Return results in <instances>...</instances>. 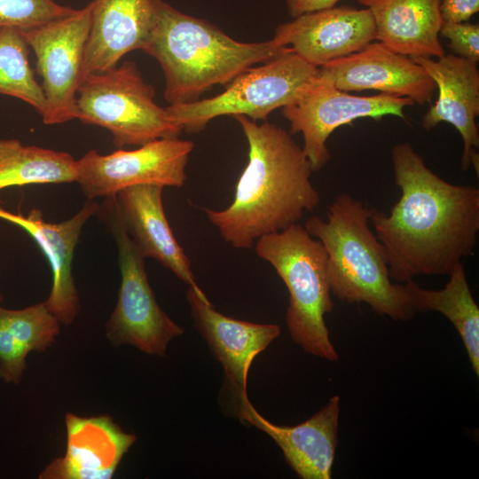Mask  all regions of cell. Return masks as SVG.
Listing matches in <instances>:
<instances>
[{
  "label": "cell",
  "mask_w": 479,
  "mask_h": 479,
  "mask_svg": "<svg viewBox=\"0 0 479 479\" xmlns=\"http://www.w3.org/2000/svg\"><path fill=\"white\" fill-rule=\"evenodd\" d=\"M234 118L248 145V161L232 202L222 210L204 211L225 242L246 249L259 238L297 224L319 205L320 195L310 181V163L290 132L269 122Z\"/></svg>",
  "instance_id": "2"
},
{
  "label": "cell",
  "mask_w": 479,
  "mask_h": 479,
  "mask_svg": "<svg viewBox=\"0 0 479 479\" xmlns=\"http://www.w3.org/2000/svg\"><path fill=\"white\" fill-rule=\"evenodd\" d=\"M82 78L118 64L127 53L142 50L150 30L152 0H92Z\"/></svg>",
  "instance_id": "20"
},
{
  "label": "cell",
  "mask_w": 479,
  "mask_h": 479,
  "mask_svg": "<svg viewBox=\"0 0 479 479\" xmlns=\"http://www.w3.org/2000/svg\"><path fill=\"white\" fill-rule=\"evenodd\" d=\"M440 290L425 289L412 279L404 284L414 313L438 311L444 315L459 334L472 367L479 375V308L472 295L462 263L449 275Z\"/></svg>",
  "instance_id": "23"
},
{
  "label": "cell",
  "mask_w": 479,
  "mask_h": 479,
  "mask_svg": "<svg viewBox=\"0 0 479 479\" xmlns=\"http://www.w3.org/2000/svg\"><path fill=\"white\" fill-rule=\"evenodd\" d=\"M28 47L20 29L0 28V94L22 100L42 117L46 100L30 67Z\"/></svg>",
  "instance_id": "25"
},
{
  "label": "cell",
  "mask_w": 479,
  "mask_h": 479,
  "mask_svg": "<svg viewBox=\"0 0 479 479\" xmlns=\"http://www.w3.org/2000/svg\"><path fill=\"white\" fill-rule=\"evenodd\" d=\"M375 37V25L368 9L334 6L279 25L272 40L319 67L360 51Z\"/></svg>",
  "instance_id": "12"
},
{
  "label": "cell",
  "mask_w": 479,
  "mask_h": 479,
  "mask_svg": "<svg viewBox=\"0 0 479 479\" xmlns=\"http://www.w3.org/2000/svg\"><path fill=\"white\" fill-rule=\"evenodd\" d=\"M3 299H4V298H3V295H2L1 293H0V302L3 301Z\"/></svg>",
  "instance_id": "30"
},
{
  "label": "cell",
  "mask_w": 479,
  "mask_h": 479,
  "mask_svg": "<svg viewBox=\"0 0 479 479\" xmlns=\"http://www.w3.org/2000/svg\"><path fill=\"white\" fill-rule=\"evenodd\" d=\"M255 244L256 255L274 268L288 290L286 322L294 342L307 353L336 361L339 356L325 322L334 302L322 243L294 224Z\"/></svg>",
  "instance_id": "5"
},
{
  "label": "cell",
  "mask_w": 479,
  "mask_h": 479,
  "mask_svg": "<svg viewBox=\"0 0 479 479\" xmlns=\"http://www.w3.org/2000/svg\"><path fill=\"white\" fill-rule=\"evenodd\" d=\"M413 104L409 98L384 93L374 96L349 94L338 89L318 71L297 98L282 107V114L290 122V134L302 133V150L312 171H318L331 157L326 142L338 127L360 118L377 120L385 115L404 120V108Z\"/></svg>",
  "instance_id": "9"
},
{
  "label": "cell",
  "mask_w": 479,
  "mask_h": 479,
  "mask_svg": "<svg viewBox=\"0 0 479 479\" xmlns=\"http://www.w3.org/2000/svg\"><path fill=\"white\" fill-rule=\"evenodd\" d=\"M91 20V3L71 15L22 32L36 58L42 77L47 125L77 119L76 95L82 80L85 47Z\"/></svg>",
  "instance_id": "11"
},
{
  "label": "cell",
  "mask_w": 479,
  "mask_h": 479,
  "mask_svg": "<svg viewBox=\"0 0 479 479\" xmlns=\"http://www.w3.org/2000/svg\"><path fill=\"white\" fill-rule=\"evenodd\" d=\"M59 320L44 302L21 310L0 306V379L19 384L31 351H43L60 333Z\"/></svg>",
  "instance_id": "22"
},
{
  "label": "cell",
  "mask_w": 479,
  "mask_h": 479,
  "mask_svg": "<svg viewBox=\"0 0 479 479\" xmlns=\"http://www.w3.org/2000/svg\"><path fill=\"white\" fill-rule=\"evenodd\" d=\"M186 299L195 326L222 364L239 407L248 400L247 381L251 364L279 335L280 327L223 315L214 309L203 291L189 287Z\"/></svg>",
  "instance_id": "14"
},
{
  "label": "cell",
  "mask_w": 479,
  "mask_h": 479,
  "mask_svg": "<svg viewBox=\"0 0 479 479\" xmlns=\"http://www.w3.org/2000/svg\"><path fill=\"white\" fill-rule=\"evenodd\" d=\"M152 3L150 30L142 51L161 67L164 98L170 105L197 100L210 87L229 83L287 49L272 39L236 41L213 24L181 12L163 0Z\"/></svg>",
  "instance_id": "3"
},
{
  "label": "cell",
  "mask_w": 479,
  "mask_h": 479,
  "mask_svg": "<svg viewBox=\"0 0 479 479\" xmlns=\"http://www.w3.org/2000/svg\"><path fill=\"white\" fill-rule=\"evenodd\" d=\"M373 16L375 40L411 57L441 58V0H357Z\"/></svg>",
  "instance_id": "21"
},
{
  "label": "cell",
  "mask_w": 479,
  "mask_h": 479,
  "mask_svg": "<svg viewBox=\"0 0 479 479\" xmlns=\"http://www.w3.org/2000/svg\"><path fill=\"white\" fill-rule=\"evenodd\" d=\"M420 64L438 90V98L422 119V126L430 130L442 122L452 124L461 136L462 170L467 169L478 155L479 131L475 118L479 114V71L477 64L456 56L444 54L437 59L412 58Z\"/></svg>",
  "instance_id": "16"
},
{
  "label": "cell",
  "mask_w": 479,
  "mask_h": 479,
  "mask_svg": "<svg viewBox=\"0 0 479 479\" xmlns=\"http://www.w3.org/2000/svg\"><path fill=\"white\" fill-rule=\"evenodd\" d=\"M340 398L328 403L307 420L279 426L263 418L249 400L238 407L239 418L269 435L290 467L302 479H330L337 445Z\"/></svg>",
  "instance_id": "18"
},
{
  "label": "cell",
  "mask_w": 479,
  "mask_h": 479,
  "mask_svg": "<svg viewBox=\"0 0 479 479\" xmlns=\"http://www.w3.org/2000/svg\"><path fill=\"white\" fill-rule=\"evenodd\" d=\"M75 10L54 0H0V28L28 31L67 17Z\"/></svg>",
  "instance_id": "26"
},
{
  "label": "cell",
  "mask_w": 479,
  "mask_h": 479,
  "mask_svg": "<svg viewBox=\"0 0 479 479\" xmlns=\"http://www.w3.org/2000/svg\"><path fill=\"white\" fill-rule=\"evenodd\" d=\"M154 97L136 63L124 61L82 78L76 95L77 119L107 130L119 148L179 137L182 128Z\"/></svg>",
  "instance_id": "6"
},
{
  "label": "cell",
  "mask_w": 479,
  "mask_h": 479,
  "mask_svg": "<svg viewBox=\"0 0 479 479\" xmlns=\"http://www.w3.org/2000/svg\"><path fill=\"white\" fill-rule=\"evenodd\" d=\"M318 74L347 92L374 90L409 98L420 105L430 103L436 90L420 64L379 41L319 67Z\"/></svg>",
  "instance_id": "13"
},
{
  "label": "cell",
  "mask_w": 479,
  "mask_h": 479,
  "mask_svg": "<svg viewBox=\"0 0 479 479\" xmlns=\"http://www.w3.org/2000/svg\"><path fill=\"white\" fill-rule=\"evenodd\" d=\"M371 210L343 192L329 206L326 220L314 216L303 227L324 246L331 291L339 300L405 321L415 313L404 284L391 282L383 247L369 225Z\"/></svg>",
  "instance_id": "4"
},
{
  "label": "cell",
  "mask_w": 479,
  "mask_h": 479,
  "mask_svg": "<svg viewBox=\"0 0 479 479\" xmlns=\"http://www.w3.org/2000/svg\"><path fill=\"white\" fill-rule=\"evenodd\" d=\"M67 449L39 475L41 479H110L137 440L109 415L67 413Z\"/></svg>",
  "instance_id": "17"
},
{
  "label": "cell",
  "mask_w": 479,
  "mask_h": 479,
  "mask_svg": "<svg viewBox=\"0 0 479 479\" xmlns=\"http://www.w3.org/2000/svg\"><path fill=\"white\" fill-rule=\"evenodd\" d=\"M193 147L192 141L177 137L155 139L133 150L119 148L108 154L90 150L75 161V182L89 200L113 197L138 185L181 187Z\"/></svg>",
  "instance_id": "10"
},
{
  "label": "cell",
  "mask_w": 479,
  "mask_h": 479,
  "mask_svg": "<svg viewBox=\"0 0 479 479\" xmlns=\"http://www.w3.org/2000/svg\"><path fill=\"white\" fill-rule=\"evenodd\" d=\"M162 189L155 185H138L120 191L114 198L121 220L145 258L155 259L189 287L202 291L166 217Z\"/></svg>",
  "instance_id": "19"
},
{
  "label": "cell",
  "mask_w": 479,
  "mask_h": 479,
  "mask_svg": "<svg viewBox=\"0 0 479 479\" xmlns=\"http://www.w3.org/2000/svg\"><path fill=\"white\" fill-rule=\"evenodd\" d=\"M439 35L450 40L448 47L454 52V55L478 63V24L444 21Z\"/></svg>",
  "instance_id": "27"
},
{
  "label": "cell",
  "mask_w": 479,
  "mask_h": 479,
  "mask_svg": "<svg viewBox=\"0 0 479 479\" xmlns=\"http://www.w3.org/2000/svg\"><path fill=\"white\" fill-rule=\"evenodd\" d=\"M391 160L401 196L389 215L372 208L370 216L390 278L449 276L475 249L479 190L441 178L409 143L394 145Z\"/></svg>",
  "instance_id": "1"
},
{
  "label": "cell",
  "mask_w": 479,
  "mask_h": 479,
  "mask_svg": "<svg viewBox=\"0 0 479 479\" xmlns=\"http://www.w3.org/2000/svg\"><path fill=\"white\" fill-rule=\"evenodd\" d=\"M118 250L121 286L106 335L114 346L130 344L148 355L165 356L169 342L184 334L159 306L149 284L145 257L121 220L115 198H106L101 211Z\"/></svg>",
  "instance_id": "8"
},
{
  "label": "cell",
  "mask_w": 479,
  "mask_h": 479,
  "mask_svg": "<svg viewBox=\"0 0 479 479\" xmlns=\"http://www.w3.org/2000/svg\"><path fill=\"white\" fill-rule=\"evenodd\" d=\"M479 11V0H441L440 12L445 22H465Z\"/></svg>",
  "instance_id": "28"
},
{
  "label": "cell",
  "mask_w": 479,
  "mask_h": 479,
  "mask_svg": "<svg viewBox=\"0 0 479 479\" xmlns=\"http://www.w3.org/2000/svg\"><path fill=\"white\" fill-rule=\"evenodd\" d=\"M340 0H286L291 17L334 7Z\"/></svg>",
  "instance_id": "29"
},
{
  "label": "cell",
  "mask_w": 479,
  "mask_h": 479,
  "mask_svg": "<svg viewBox=\"0 0 479 479\" xmlns=\"http://www.w3.org/2000/svg\"><path fill=\"white\" fill-rule=\"evenodd\" d=\"M75 161L66 152L0 139V192L12 186L75 182Z\"/></svg>",
  "instance_id": "24"
},
{
  "label": "cell",
  "mask_w": 479,
  "mask_h": 479,
  "mask_svg": "<svg viewBox=\"0 0 479 479\" xmlns=\"http://www.w3.org/2000/svg\"><path fill=\"white\" fill-rule=\"evenodd\" d=\"M98 209L96 202L89 200L74 216L55 224L46 222L38 208L23 216L6 210L0 203V219L26 231L47 258L52 273V286L43 302L62 325L73 323L80 311L72 263L82 229Z\"/></svg>",
  "instance_id": "15"
},
{
  "label": "cell",
  "mask_w": 479,
  "mask_h": 479,
  "mask_svg": "<svg viewBox=\"0 0 479 479\" xmlns=\"http://www.w3.org/2000/svg\"><path fill=\"white\" fill-rule=\"evenodd\" d=\"M318 71V67L287 47L277 57L240 74L222 93L166 108L170 118L187 133H198L211 120L223 115L265 121L272 111L294 101Z\"/></svg>",
  "instance_id": "7"
}]
</instances>
